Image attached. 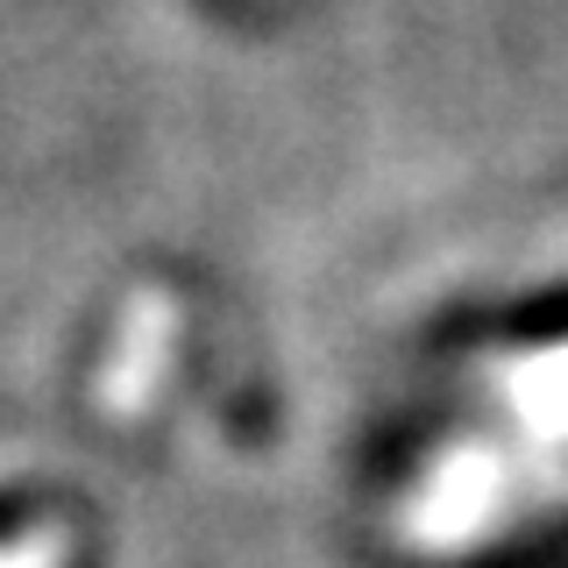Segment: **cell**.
Masks as SVG:
<instances>
[{"label":"cell","instance_id":"cell-1","mask_svg":"<svg viewBox=\"0 0 568 568\" xmlns=\"http://www.w3.org/2000/svg\"><path fill=\"white\" fill-rule=\"evenodd\" d=\"M519 413L540 440H568V348H547L532 355V363H519Z\"/></svg>","mask_w":568,"mask_h":568}]
</instances>
